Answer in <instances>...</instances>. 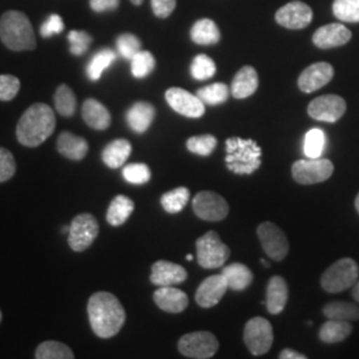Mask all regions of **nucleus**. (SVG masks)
I'll list each match as a JSON object with an SVG mask.
<instances>
[{"label": "nucleus", "instance_id": "c9c22d12", "mask_svg": "<svg viewBox=\"0 0 359 359\" xmlns=\"http://www.w3.org/2000/svg\"><path fill=\"white\" fill-rule=\"evenodd\" d=\"M326 145V135L320 128L309 130L304 142V154L308 158H320Z\"/></svg>", "mask_w": 359, "mask_h": 359}, {"label": "nucleus", "instance_id": "a19ab883", "mask_svg": "<svg viewBox=\"0 0 359 359\" xmlns=\"http://www.w3.org/2000/svg\"><path fill=\"white\" fill-rule=\"evenodd\" d=\"M217 147V139L213 135H203V136H193L188 139L187 148L189 152L200 156H209Z\"/></svg>", "mask_w": 359, "mask_h": 359}, {"label": "nucleus", "instance_id": "4468645a", "mask_svg": "<svg viewBox=\"0 0 359 359\" xmlns=\"http://www.w3.org/2000/svg\"><path fill=\"white\" fill-rule=\"evenodd\" d=\"M346 112V102L338 95H323L309 104L308 114L318 121L335 123Z\"/></svg>", "mask_w": 359, "mask_h": 359}, {"label": "nucleus", "instance_id": "a878e982", "mask_svg": "<svg viewBox=\"0 0 359 359\" xmlns=\"http://www.w3.org/2000/svg\"><path fill=\"white\" fill-rule=\"evenodd\" d=\"M222 276L225 277L228 287L234 292H243L253 283V273L244 264L234 262L222 269Z\"/></svg>", "mask_w": 359, "mask_h": 359}, {"label": "nucleus", "instance_id": "b1692460", "mask_svg": "<svg viewBox=\"0 0 359 359\" xmlns=\"http://www.w3.org/2000/svg\"><path fill=\"white\" fill-rule=\"evenodd\" d=\"M81 115L86 124L92 129L104 130L111 126V114L104 104L97 102L96 99H87L83 108Z\"/></svg>", "mask_w": 359, "mask_h": 359}, {"label": "nucleus", "instance_id": "4be33fe9", "mask_svg": "<svg viewBox=\"0 0 359 359\" xmlns=\"http://www.w3.org/2000/svg\"><path fill=\"white\" fill-rule=\"evenodd\" d=\"M289 289L281 276H273L266 287V308L270 314H280L287 304Z\"/></svg>", "mask_w": 359, "mask_h": 359}, {"label": "nucleus", "instance_id": "473e14b6", "mask_svg": "<svg viewBox=\"0 0 359 359\" xmlns=\"http://www.w3.org/2000/svg\"><path fill=\"white\" fill-rule=\"evenodd\" d=\"M55 108L59 115L63 117H71L76 111V96L74 90H71L67 84H62L57 87L53 96Z\"/></svg>", "mask_w": 359, "mask_h": 359}, {"label": "nucleus", "instance_id": "6e6552de", "mask_svg": "<svg viewBox=\"0 0 359 359\" xmlns=\"http://www.w3.org/2000/svg\"><path fill=\"white\" fill-rule=\"evenodd\" d=\"M217 350V338L209 332H194L180 338L179 351L187 358H212Z\"/></svg>", "mask_w": 359, "mask_h": 359}, {"label": "nucleus", "instance_id": "f704fd0d", "mask_svg": "<svg viewBox=\"0 0 359 359\" xmlns=\"http://www.w3.org/2000/svg\"><path fill=\"white\" fill-rule=\"evenodd\" d=\"M189 198H191L189 189L181 187L170 192L164 193L161 197V205L168 213L176 215L187 206Z\"/></svg>", "mask_w": 359, "mask_h": 359}, {"label": "nucleus", "instance_id": "aec40b11", "mask_svg": "<svg viewBox=\"0 0 359 359\" xmlns=\"http://www.w3.org/2000/svg\"><path fill=\"white\" fill-rule=\"evenodd\" d=\"M154 304L163 311L177 314L189 305V298L182 290L173 286H160L154 294Z\"/></svg>", "mask_w": 359, "mask_h": 359}, {"label": "nucleus", "instance_id": "f257e3e1", "mask_svg": "<svg viewBox=\"0 0 359 359\" xmlns=\"http://www.w3.org/2000/svg\"><path fill=\"white\" fill-rule=\"evenodd\" d=\"M87 310L93 333L104 339L115 337L127 318L120 301L108 292H97L90 295Z\"/></svg>", "mask_w": 359, "mask_h": 359}, {"label": "nucleus", "instance_id": "4d7b16f0", "mask_svg": "<svg viewBox=\"0 0 359 359\" xmlns=\"http://www.w3.org/2000/svg\"><path fill=\"white\" fill-rule=\"evenodd\" d=\"M187 259H188V261H192V259H193L192 255H188V256H187Z\"/></svg>", "mask_w": 359, "mask_h": 359}, {"label": "nucleus", "instance_id": "e433bc0d", "mask_svg": "<svg viewBox=\"0 0 359 359\" xmlns=\"http://www.w3.org/2000/svg\"><path fill=\"white\" fill-rule=\"evenodd\" d=\"M197 96L208 105H218L225 103L229 97V88L224 83H215L197 90Z\"/></svg>", "mask_w": 359, "mask_h": 359}, {"label": "nucleus", "instance_id": "1a4fd4ad", "mask_svg": "<svg viewBox=\"0 0 359 359\" xmlns=\"http://www.w3.org/2000/svg\"><path fill=\"white\" fill-rule=\"evenodd\" d=\"M334 172L333 163L327 158L298 160L292 167L293 179L302 185H311L330 179Z\"/></svg>", "mask_w": 359, "mask_h": 359}, {"label": "nucleus", "instance_id": "6ab92c4d", "mask_svg": "<svg viewBox=\"0 0 359 359\" xmlns=\"http://www.w3.org/2000/svg\"><path fill=\"white\" fill-rule=\"evenodd\" d=\"M351 39V32L341 23H333L318 28L313 35V43L322 50L345 46Z\"/></svg>", "mask_w": 359, "mask_h": 359}, {"label": "nucleus", "instance_id": "09e8293b", "mask_svg": "<svg viewBox=\"0 0 359 359\" xmlns=\"http://www.w3.org/2000/svg\"><path fill=\"white\" fill-rule=\"evenodd\" d=\"M151 6L157 18L165 19L175 11L176 0H151Z\"/></svg>", "mask_w": 359, "mask_h": 359}, {"label": "nucleus", "instance_id": "2f4dec72", "mask_svg": "<svg viewBox=\"0 0 359 359\" xmlns=\"http://www.w3.org/2000/svg\"><path fill=\"white\" fill-rule=\"evenodd\" d=\"M323 314L327 320L337 321H358L359 308L347 302H330L323 308Z\"/></svg>", "mask_w": 359, "mask_h": 359}, {"label": "nucleus", "instance_id": "dca6fc26", "mask_svg": "<svg viewBox=\"0 0 359 359\" xmlns=\"http://www.w3.org/2000/svg\"><path fill=\"white\" fill-rule=\"evenodd\" d=\"M228 289V283L222 273L210 276L198 286L196 292V302L201 308H213L218 305Z\"/></svg>", "mask_w": 359, "mask_h": 359}, {"label": "nucleus", "instance_id": "cd10ccee", "mask_svg": "<svg viewBox=\"0 0 359 359\" xmlns=\"http://www.w3.org/2000/svg\"><path fill=\"white\" fill-rule=\"evenodd\" d=\"M135 203L124 194H118L112 200L107 210V221L111 226H120L130 217Z\"/></svg>", "mask_w": 359, "mask_h": 359}, {"label": "nucleus", "instance_id": "49530a36", "mask_svg": "<svg viewBox=\"0 0 359 359\" xmlns=\"http://www.w3.org/2000/svg\"><path fill=\"white\" fill-rule=\"evenodd\" d=\"M15 172L16 161L13 154L8 149L0 147V182H6L13 179Z\"/></svg>", "mask_w": 359, "mask_h": 359}, {"label": "nucleus", "instance_id": "4c0bfd02", "mask_svg": "<svg viewBox=\"0 0 359 359\" xmlns=\"http://www.w3.org/2000/svg\"><path fill=\"white\" fill-rule=\"evenodd\" d=\"M156 60L149 51H139L130 59V72L136 79H144L154 72Z\"/></svg>", "mask_w": 359, "mask_h": 359}, {"label": "nucleus", "instance_id": "2eb2a0df", "mask_svg": "<svg viewBox=\"0 0 359 359\" xmlns=\"http://www.w3.org/2000/svg\"><path fill=\"white\" fill-rule=\"evenodd\" d=\"M313 11L306 3L295 0L285 4L277 13L276 20L280 26L289 29H302L310 25Z\"/></svg>", "mask_w": 359, "mask_h": 359}, {"label": "nucleus", "instance_id": "3c124183", "mask_svg": "<svg viewBox=\"0 0 359 359\" xmlns=\"http://www.w3.org/2000/svg\"><path fill=\"white\" fill-rule=\"evenodd\" d=\"M280 358L281 359H306L308 357L306 355H304V354H301V353H298V351H294V350H292V348H285L281 351V354H280Z\"/></svg>", "mask_w": 359, "mask_h": 359}, {"label": "nucleus", "instance_id": "603ef678", "mask_svg": "<svg viewBox=\"0 0 359 359\" xmlns=\"http://www.w3.org/2000/svg\"><path fill=\"white\" fill-rule=\"evenodd\" d=\"M353 298L359 302V281L354 283L353 286Z\"/></svg>", "mask_w": 359, "mask_h": 359}, {"label": "nucleus", "instance_id": "37998d69", "mask_svg": "<svg viewBox=\"0 0 359 359\" xmlns=\"http://www.w3.org/2000/svg\"><path fill=\"white\" fill-rule=\"evenodd\" d=\"M151 169L147 164L136 163L129 164L123 169V177L128 181L129 184L135 185H142L147 184L151 180Z\"/></svg>", "mask_w": 359, "mask_h": 359}, {"label": "nucleus", "instance_id": "ddd939ff", "mask_svg": "<svg viewBox=\"0 0 359 359\" xmlns=\"http://www.w3.org/2000/svg\"><path fill=\"white\" fill-rule=\"evenodd\" d=\"M165 99L169 107L180 115L191 118H198L205 115V104L197 95H192L188 90L179 87L169 88L165 92Z\"/></svg>", "mask_w": 359, "mask_h": 359}, {"label": "nucleus", "instance_id": "72a5a7b5", "mask_svg": "<svg viewBox=\"0 0 359 359\" xmlns=\"http://www.w3.org/2000/svg\"><path fill=\"white\" fill-rule=\"evenodd\" d=\"M35 358L72 359L75 358V354L65 344L57 341H46L39 345L35 351Z\"/></svg>", "mask_w": 359, "mask_h": 359}, {"label": "nucleus", "instance_id": "13d9d810", "mask_svg": "<svg viewBox=\"0 0 359 359\" xmlns=\"http://www.w3.org/2000/svg\"><path fill=\"white\" fill-rule=\"evenodd\" d=\"M0 322H1V311H0Z\"/></svg>", "mask_w": 359, "mask_h": 359}, {"label": "nucleus", "instance_id": "f8f14e48", "mask_svg": "<svg viewBox=\"0 0 359 359\" xmlns=\"http://www.w3.org/2000/svg\"><path fill=\"white\" fill-rule=\"evenodd\" d=\"M193 212L197 217L205 221H222L229 213V205L218 193L205 191L194 196Z\"/></svg>", "mask_w": 359, "mask_h": 359}, {"label": "nucleus", "instance_id": "7c9ffc66", "mask_svg": "<svg viewBox=\"0 0 359 359\" xmlns=\"http://www.w3.org/2000/svg\"><path fill=\"white\" fill-rule=\"evenodd\" d=\"M117 55L115 51L109 48H104L93 55L90 59V63L87 65V76L92 81L100 80L104 71L108 69L111 65H114Z\"/></svg>", "mask_w": 359, "mask_h": 359}, {"label": "nucleus", "instance_id": "a211bd4d", "mask_svg": "<svg viewBox=\"0 0 359 359\" xmlns=\"http://www.w3.org/2000/svg\"><path fill=\"white\" fill-rule=\"evenodd\" d=\"M188 273L181 265L160 259L152 265L151 283L156 286H175L185 283Z\"/></svg>", "mask_w": 359, "mask_h": 359}, {"label": "nucleus", "instance_id": "bb28decb", "mask_svg": "<svg viewBox=\"0 0 359 359\" xmlns=\"http://www.w3.org/2000/svg\"><path fill=\"white\" fill-rule=\"evenodd\" d=\"M132 152V145L128 140L126 139H117L112 142H109L104 148L102 158L103 163L111 169H117L123 167L124 163L127 161Z\"/></svg>", "mask_w": 359, "mask_h": 359}, {"label": "nucleus", "instance_id": "9d476101", "mask_svg": "<svg viewBox=\"0 0 359 359\" xmlns=\"http://www.w3.org/2000/svg\"><path fill=\"white\" fill-rule=\"evenodd\" d=\"M244 341L253 355L266 354L274 341L270 322L262 317H255L249 320L245 325Z\"/></svg>", "mask_w": 359, "mask_h": 359}, {"label": "nucleus", "instance_id": "8fccbe9b", "mask_svg": "<svg viewBox=\"0 0 359 359\" xmlns=\"http://www.w3.org/2000/svg\"><path fill=\"white\" fill-rule=\"evenodd\" d=\"M120 4V0H90V8L95 13L114 11Z\"/></svg>", "mask_w": 359, "mask_h": 359}, {"label": "nucleus", "instance_id": "5fc2aeb1", "mask_svg": "<svg viewBox=\"0 0 359 359\" xmlns=\"http://www.w3.org/2000/svg\"><path fill=\"white\" fill-rule=\"evenodd\" d=\"M355 209H357V212L359 213V193L357 198H355Z\"/></svg>", "mask_w": 359, "mask_h": 359}, {"label": "nucleus", "instance_id": "79ce46f5", "mask_svg": "<svg viewBox=\"0 0 359 359\" xmlns=\"http://www.w3.org/2000/svg\"><path fill=\"white\" fill-rule=\"evenodd\" d=\"M116 47L124 59L130 60L137 52L142 51V41L133 34H123L116 40Z\"/></svg>", "mask_w": 359, "mask_h": 359}, {"label": "nucleus", "instance_id": "f03ea898", "mask_svg": "<svg viewBox=\"0 0 359 359\" xmlns=\"http://www.w3.org/2000/svg\"><path fill=\"white\" fill-rule=\"evenodd\" d=\"M56 118L51 107L36 103L27 108L16 127L18 142L28 148H35L46 142L55 130Z\"/></svg>", "mask_w": 359, "mask_h": 359}, {"label": "nucleus", "instance_id": "58836bf2", "mask_svg": "<svg viewBox=\"0 0 359 359\" xmlns=\"http://www.w3.org/2000/svg\"><path fill=\"white\" fill-rule=\"evenodd\" d=\"M333 13L342 22L359 23V0H334Z\"/></svg>", "mask_w": 359, "mask_h": 359}, {"label": "nucleus", "instance_id": "39448f33", "mask_svg": "<svg viewBox=\"0 0 359 359\" xmlns=\"http://www.w3.org/2000/svg\"><path fill=\"white\" fill-rule=\"evenodd\" d=\"M358 277V264L353 258H341L322 274V289L327 293H341L353 287Z\"/></svg>", "mask_w": 359, "mask_h": 359}, {"label": "nucleus", "instance_id": "de8ad7c7", "mask_svg": "<svg viewBox=\"0 0 359 359\" xmlns=\"http://www.w3.org/2000/svg\"><path fill=\"white\" fill-rule=\"evenodd\" d=\"M65 29V23L63 19L53 13L51 16H48V19L43 23V26L40 27V34L43 38H51L52 35H57L62 34Z\"/></svg>", "mask_w": 359, "mask_h": 359}, {"label": "nucleus", "instance_id": "ea45409f", "mask_svg": "<svg viewBox=\"0 0 359 359\" xmlns=\"http://www.w3.org/2000/svg\"><path fill=\"white\" fill-rule=\"evenodd\" d=\"M216 63L204 53L197 55L191 65V74L196 80H208L216 75Z\"/></svg>", "mask_w": 359, "mask_h": 359}, {"label": "nucleus", "instance_id": "20e7f679", "mask_svg": "<svg viewBox=\"0 0 359 359\" xmlns=\"http://www.w3.org/2000/svg\"><path fill=\"white\" fill-rule=\"evenodd\" d=\"M226 168L236 175H252L261 167V147L252 139L229 137L226 140Z\"/></svg>", "mask_w": 359, "mask_h": 359}, {"label": "nucleus", "instance_id": "f3484780", "mask_svg": "<svg viewBox=\"0 0 359 359\" xmlns=\"http://www.w3.org/2000/svg\"><path fill=\"white\" fill-rule=\"evenodd\" d=\"M334 76L332 65L320 62L309 65L308 68L298 77V87L305 93H311L329 84Z\"/></svg>", "mask_w": 359, "mask_h": 359}, {"label": "nucleus", "instance_id": "c03bdc74", "mask_svg": "<svg viewBox=\"0 0 359 359\" xmlns=\"http://www.w3.org/2000/svg\"><path fill=\"white\" fill-rule=\"evenodd\" d=\"M92 36L87 31H71L68 34V41H69V51L75 56H81L88 51Z\"/></svg>", "mask_w": 359, "mask_h": 359}, {"label": "nucleus", "instance_id": "864d4df0", "mask_svg": "<svg viewBox=\"0 0 359 359\" xmlns=\"http://www.w3.org/2000/svg\"><path fill=\"white\" fill-rule=\"evenodd\" d=\"M130 1H132L135 6H140V4H142L144 0H130Z\"/></svg>", "mask_w": 359, "mask_h": 359}, {"label": "nucleus", "instance_id": "6e6d98bb", "mask_svg": "<svg viewBox=\"0 0 359 359\" xmlns=\"http://www.w3.org/2000/svg\"><path fill=\"white\" fill-rule=\"evenodd\" d=\"M261 262H262V265H264L265 268H269V262H266L265 259H261Z\"/></svg>", "mask_w": 359, "mask_h": 359}, {"label": "nucleus", "instance_id": "423d86ee", "mask_svg": "<svg viewBox=\"0 0 359 359\" xmlns=\"http://www.w3.org/2000/svg\"><path fill=\"white\" fill-rule=\"evenodd\" d=\"M197 261L204 269H217L225 265L231 249L224 244L216 231H210L196 241Z\"/></svg>", "mask_w": 359, "mask_h": 359}, {"label": "nucleus", "instance_id": "9b49d317", "mask_svg": "<svg viewBox=\"0 0 359 359\" xmlns=\"http://www.w3.org/2000/svg\"><path fill=\"white\" fill-rule=\"evenodd\" d=\"M257 234L264 252L274 261H283L289 253V241L285 231L273 222H262Z\"/></svg>", "mask_w": 359, "mask_h": 359}, {"label": "nucleus", "instance_id": "a18cd8bd", "mask_svg": "<svg viewBox=\"0 0 359 359\" xmlns=\"http://www.w3.org/2000/svg\"><path fill=\"white\" fill-rule=\"evenodd\" d=\"M20 90V80L13 75H0V102H11Z\"/></svg>", "mask_w": 359, "mask_h": 359}, {"label": "nucleus", "instance_id": "0eeeda50", "mask_svg": "<svg viewBox=\"0 0 359 359\" xmlns=\"http://www.w3.org/2000/svg\"><path fill=\"white\" fill-rule=\"evenodd\" d=\"M99 234V222L90 213H80L72 219L68 233V245L74 252H84L95 243Z\"/></svg>", "mask_w": 359, "mask_h": 359}, {"label": "nucleus", "instance_id": "5701e85b", "mask_svg": "<svg viewBox=\"0 0 359 359\" xmlns=\"http://www.w3.org/2000/svg\"><path fill=\"white\" fill-rule=\"evenodd\" d=\"M156 109L152 104L137 102L133 104L127 112V123L129 128L136 133L147 132L154 123Z\"/></svg>", "mask_w": 359, "mask_h": 359}, {"label": "nucleus", "instance_id": "7ed1b4c3", "mask_svg": "<svg viewBox=\"0 0 359 359\" xmlns=\"http://www.w3.org/2000/svg\"><path fill=\"white\" fill-rule=\"evenodd\" d=\"M0 39L11 51H32L36 48V38L26 13L10 10L0 19Z\"/></svg>", "mask_w": 359, "mask_h": 359}, {"label": "nucleus", "instance_id": "393cba45", "mask_svg": "<svg viewBox=\"0 0 359 359\" xmlns=\"http://www.w3.org/2000/svg\"><path fill=\"white\" fill-rule=\"evenodd\" d=\"M258 88V74L252 65L243 67L233 79L231 95L236 99H246L252 96Z\"/></svg>", "mask_w": 359, "mask_h": 359}, {"label": "nucleus", "instance_id": "c756f323", "mask_svg": "<svg viewBox=\"0 0 359 359\" xmlns=\"http://www.w3.org/2000/svg\"><path fill=\"white\" fill-rule=\"evenodd\" d=\"M351 332L353 327L348 322L329 320L322 325L318 337L325 344H338L345 341Z\"/></svg>", "mask_w": 359, "mask_h": 359}, {"label": "nucleus", "instance_id": "c85d7f7f", "mask_svg": "<svg viewBox=\"0 0 359 359\" xmlns=\"http://www.w3.org/2000/svg\"><path fill=\"white\" fill-rule=\"evenodd\" d=\"M191 38L196 44L212 46L221 39V32L217 25L210 19H200L193 25L191 29Z\"/></svg>", "mask_w": 359, "mask_h": 359}, {"label": "nucleus", "instance_id": "412c9836", "mask_svg": "<svg viewBox=\"0 0 359 359\" xmlns=\"http://www.w3.org/2000/svg\"><path fill=\"white\" fill-rule=\"evenodd\" d=\"M57 152L72 161H81L88 154V142L65 130L57 137Z\"/></svg>", "mask_w": 359, "mask_h": 359}]
</instances>
